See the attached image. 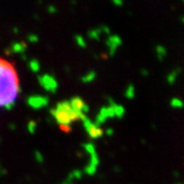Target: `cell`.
<instances>
[{
	"instance_id": "1",
	"label": "cell",
	"mask_w": 184,
	"mask_h": 184,
	"mask_svg": "<svg viewBox=\"0 0 184 184\" xmlns=\"http://www.w3.org/2000/svg\"><path fill=\"white\" fill-rule=\"evenodd\" d=\"M19 93V78L10 61L0 57V107L15 104Z\"/></svg>"
},
{
	"instance_id": "2",
	"label": "cell",
	"mask_w": 184,
	"mask_h": 184,
	"mask_svg": "<svg viewBox=\"0 0 184 184\" xmlns=\"http://www.w3.org/2000/svg\"><path fill=\"white\" fill-rule=\"evenodd\" d=\"M181 72H182V71H181L180 68L173 69L171 72H169L168 75H167V77H166L167 83H168L170 86L174 85L175 83H176V81L178 80V77L181 75Z\"/></svg>"
},
{
	"instance_id": "3",
	"label": "cell",
	"mask_w": 184,
	"mask_h": 184,
	"mask_svg": "<svg viewBox=\"0 0 184 184\" xmlns=\"http://www.w3.org/2000/svg\"><path fill=\"white\" fill-rule=\"evenodd\" d=\"M108 46H110L111 48V53L114 54L115 53V51L117 50V48L120 46V44H121V39H120L118 36H114V37L110 38V40H108Z\"/></svg>"
},
{
	"instance_id": "4",
	"label": "cell",
	"mask_w": 184,
	"mask_h": 184,
	"mask_svg": "<svg viewBox=\"0 0 184 184\" xmlns=\"http://www.w3.org/2000/svg\"><path fill=\"white\" fill-rule=\"evenodd\" d=\"M167 54H168V51H167L165 46L157 45V47H155V55H157V58L158 60H164V58L167 56Z\"/></svg>"
},
{
	"instance_id": "5",
	"label": "cell",
	"mask_w": 184,
	"mask_h": 184,
	"mask_svg": "<svg viewBox=\"0 0 184 184\" xmlns=\"http://www.w3.org/2000/svg\"><path fill=\"white\" fill-rule=\"evenodd\" d=\"M170 105H171L172 108H175V110H182L184 107V101L179 97H173L170 100Z\"/></svg>"
},
{
	"instance_id": "6",
	"label": "cell",
	"mask_w": 184,
	"mask_h": 184,
	"mask_svg": "<svg viewBox=\"0 0 184 184\" xmlns=\"http://www.w3.org/2000/svg\"><path fill=\"white\" fill-rule=\"evenodd\" d=\"M111 107L114 110V113H115V116L118 117L119 119H121L124 117L125 115V108L123 105L120 104H111Z\"/></svg>"
},
{
	"instance_id": "7",
	"label": "cell",
	"mask_w": 184,
	"mask_h": 184,
	"mask_svg": "<svg viewBox=\"0 0 184 184\" xmlns=\"http://www.w3.org/2000/svg\"><path fill=\"white\" fill-rule=\"evenodd\" d=\"M136 95V89H135V86L130 84L127 86L126 90H125V97L128 99H133Z\"/></svg>"
},
{
	"instance_id": "8",
	"label": "cell",
	"mask_w": 184,
	"mask_h": 184,
	"mask_svg": "<svg viewBox=\"0 0 184 184\" xmlns=\"http://www.w3.org/2000/svg\"><path fill=\"white\" fill-rule=\"evenodd\" d=\"M140 75L143 78H147V77H149L150 73H149V71L147 69H141L140 70Z\"/></svg>"
},
{
	"instance_id": "9",
	"label": "cell",
	"mask_w": 184,
	"mask_h": 184,
	"mask_svg": "<svg viewBox=\"0 0 184 184\" xmlns=\"http://www.w3.org/2000/svg\"><path fill=\"white\" fill-rule=\"evenodd\" d=\"M173 175H174V177H176V178H178V177H179V172H174V173H173Z\"/></svg>"
},
{
	"instance_id": "10",
	"label": "cell",
	"mask_w": 184,
	"mask_h": 184,
	"mask_svg": "<svg viewBox=\"0 0 184 184\" xmlns=\"http://www.w3.org/2000/svg\"><path fill=\"white\" fill-rule=\"evenodd\" d=\"M182 22H183V23H184V18L182 19Z\"/></svg>"
},
{
	"instance_id": "11",
	"label": "cell",
	"mask_w": 184,
	"mask_h": 184,
	"mask_svg": "<svg viewBox=\"0 0 184 184\" xmlns=\"http://www.w3.org/2000/svg\"><path fill=\"white\" fill-rule=\"evenodd\" d=\"M178 184H181V183H178Z\"/></svg>"
}]
</instances>
